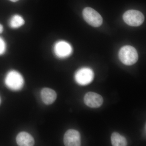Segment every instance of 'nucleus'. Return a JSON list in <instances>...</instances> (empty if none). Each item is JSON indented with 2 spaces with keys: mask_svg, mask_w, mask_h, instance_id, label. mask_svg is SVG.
<instances>
[{
  "mask_svg": "<svg viewBox=\"0 0 146 146\" xmlns=\"http://www.w3.org/2000/svg\"><path fill=\"white\" fill-rule=\"evenodd\" d=\"M120 60L125 65H131L138 60V54L134 47L125 46L121 48L119 53Z\"/></svg>",
  "mask_w": 146,
  "mask_h": 146,
  "instance_id": "1",
  "label": "nucleus"
},
{
  "mask_svg": "<svg viewBox=\"0 0 146 146\" xmlns=\"http://www.w3.org/2000/svg\"><path fill=\"white\" fill-rule=\"evenodd\" d=\"M5 82L7 86L13 91H18L23 88L24 80L22 75L17 71H9L6 76Z\"/></svg>",
  "mask_w": 146,
  "mask_h": 146,
  "instance_id": "2",
  "label": "nucleus"
},
{
  "mask_svg": "<svg viewBox=\"0 0 146 146\" xmlns=\"http://www.w3.org/2000/svg\"><path fill=\"white\" fill-rule=\"evenodd\" d=\"M123 19L129 25L138 27L143 23L145 17L143 14L139 11L129 10L124 13Z\"/></svg>",
  "mask_w": 146,
  "mask_h": 146,
  "instance_id": "3",
  "label": "nucleus"
},
{
  "mask_svg": "<svg viewBox=\"0 0 146 146\" xmlns=\"http://www.w3.org/2000/svg\"><path fill=\"white\" fill-rule=\"evenodd\" d=\"M82 15L85 21L89 25L94 27H99L101 25L103 19L98 12L91 7H86L82 12Z\"/></svg>",
  "mask_w": 146,
  "mask_h": 146,
  "instance_id": "4",
  "label": "nucleus"
},
{
  "mask_svg": "<svg viewBox=\"0 0 146 146\" xmlns=\"http://www.w3.org/2000/svg\"><path fill=\"white\" fill-rule=\"evenodd\" d=\"M94 72L92 70L85 67L77 71L75 75V79L79 84L84 86L91 83L94 79Z\"/></svg>",
  "mask_w": 146,
  "mask_h": 146,
  "instance_id": "5",
  "label": "nucleus"
},
{
  "mask_svg": "<svg viewBox=\"0 0 146 146\" xmlns=\"http://www.w3.org/2000/svg\"><path fill=\"white\" fill-rule=\"evenodd\" d=\"M73 51L71 45L63 40L58 41L54 46V52L57 57L64 58L70 56Z\"/></svg>",
  "mask_w": 146,
  "mask_h": 146,
  "instance_id": "6",
  "label": "nucleus"
},
{
  "mask_svg": "<svg viewBox=\"0 0 146 146\" xmlns=\"http://www.w3.org/2000/svg\"><path fill=\"white\" fill-rule=\"evenodd\" d=\"M63 141L65 146H80L81 136L80 133L75 129H69L64 135Z\"/></svg>",
  "mask_w": 146,
  "mask_h": 146,
  "instance_id": "7",
  "label": "nucleus"
},
{
  "mask_svg": "<svg viewBox=\"0 0 146 146\" xmlns=\"http://www.w3.org/2000/svg\"><path fill=\"white\" fill-rule=\"evenodd\" d=\"M84 103L91 108H98L100 107L103 103L102 97L99 94L94 92L87 93L84 97Z\"/></svg>",
  "mask_w": 146,
  "mask_h": 146,
  "instance_id": "8",
  "label": "nucleus"
},
{
  "mask_svg": "<svg viewBox=\"0 0 146 146\" xmlns=\"http://www.w3.org/2000/svg\"><path fill=\"white\" fill-rule=\"evenodd\" d=\"M16 141L19 146H31L34 145V139L33 136L27 132L24 131L18 133Z\"/></svg>",
  "mask_w": 146,
  "mask_h": 146,
  "instance_id": "9",
  "label": "nucleus"
},
{
  "mask_svg": "<svg viewBox=\"0 0 146 146\" xmlns=\"http://www.w3.org/2000/svg\"><path fill=\"white\" fill-rule=\"evenodd\" d=\"M41 97L43 102L46 105L52 104L56 100L57 95L54 90L45 88L41 92Z\"/></svg>",
  "mask_w": 146,
  "mask_h": 146,
  "instance_id": "10",
  "label": "nucleus"
},
{
  "mask_svg": "<svg viewBox=\"0 0 146 146\" xmlns=\"http://www.w3.org/2000/svg\"><path fill=\"white\" fill-rule=\"evenodd\" d=\"M112 145L113 146H126L127 143L125 137L117 132L112 133L111 137Z\"/></svg>",
  "mask_w": 146,
  "mask_h": 146,
  "instance_id": "11",
  "label": "nucleus"
},
{
  "mask_svg": "<svg viewBox=\"0 0 146 146\" xmlns=\"http://www.w3.org/2000/svg\"><path fill=\"white\" fill-rule=\"evenodd\" d=\"M25 20L20 15L16 14L13 15L9 21V25L13 29H17L23 25Z\"/></svg>",
  "mask_w": 146,
  "mask_h": 146,
  "instance_id": "12",
  "label": "nucleus"
},
{
  "mask_svg": "<svg viewBox=\"0 0 146 146\" xmlns=\"http://www.w3.org/2000/svg\"><path fill=\"white\" fill-rule=\"evenodd\" d=\"M6 49V45L4 40L0 37V55L4 53Z\"/></svg>",
  "mask_w": 146,
  "mask_h": 146,
  "instance_id": "13",
  "label": "nucleus"
},
{
  "mask_svg": "<svg viewBox=\"0 0 146 146\" xmlns=\"http://www.w3.org/2000/svg\"><path fill=\"white\" fill-rule=\"evenodd\" d=\"M3 26L0 24V33L3 32Z\"/></svg>",
  "mask_w": 146,
  "mask_h": 146,
  "instance_id": "14",
  "label": "nucleus"
},
{
  "mask_svg": "<svg viewBox=\"0 0 146 146\" xmlns=\"http://www.w3.org/2000/svg\"><path fill=\"white\" fill-rule=\"evenodd\" d=\"M10 1L12 2H15L18 1L19 0H10Z\"/></svg>",
  "mask_w": 146,
  "mask_h": 146,
  "instance_id": "15",
  "label": "nucleus"
},
{
  "mask_svg": "<svg viewBox=\"0 0 146 146\" xmlns=\"http://www.w3.org/2000/svg\"><path fill=\"white\" fill-rule=\"evenodd\" d=\"M0 103H1V98H0Z\"/></svg>",
  "mask_w": 146,
  "mask_h": 146,
  "instance_id": "16",
  "label": "nucleus"
}]
</instances>
